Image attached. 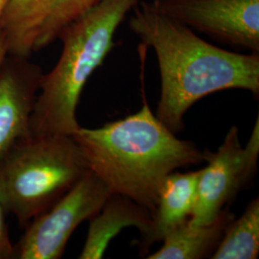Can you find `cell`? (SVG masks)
I'll list each match as a JSON object with an SVG mask.
<instances>
[{"instance_id":"6da1fadb","label":"cell","mask_w":259,"mask_h":259,"mask_svg":"<svg viewBox=\"0 0 259 259\" xmlns=\"http://www.w3.org/2000/svg\"><path fill=\"white\" fill-rule=\"evenodd\" d=\"M129 26L156 53L160 74L156 115L174 134L184 128L186 111L207 95L244 90L258 97V54L215 47L147 2L135 7Z\"/></svg>"},{"instance_id":"7a4b0ae2","label":"cell","mask_w":259,"mask_h":259,"mask_svg":"<svg viewBox=\"0 0 259 259\" xmlns=\"http://www.w3.org/2000/svg\"><path fill=\"white\" fill-rule=\"evenodd\" d=\"M71 137L110 194L125 196L151 213L169 174L204 162L194 142L178 139L146 101L134 114L96 129L80 126Z\"/></svg>"},{"instance_id":"3957f363","label":"cell","mask_w":259,"mask_h":259,"mask_svg":"<svg viewBox=\"0 0 259 259\" xmlns=\"http://www.w3.org/2000/svg\"><path fill=\"white\" fill-rule=\"evenodd\" d=\"M139 2L102 0L61 31L63 50L54 68L42 76L30 119L31 135L71 136L79 129L76 111L83 88L114 47L117 28Z\"/></svg>"},{"instance_id":"277c9868","label":"cell","mask_w":259,"mask_h":259,"mask_svg":"<svg viewBox=\"0 0 259 259\" xmlns=\"http://www.w3.org/2000/svg\"><path fill=\"white\" fill-rule=\"evenodd\" d=\"M89 171L71 136L30 134L0 160V196L8 214L25 228Z\"/></svg>"},{"instance_id":"5b68a950","label":"cell","mask_w":259,"mask_h":259,"mask_svg":"<svg viewBox=\"0 0 259 259\" xmlns=\"http://www.w3.org/2000/svg\"><path fill=\"white\" fill-rule=\"evenodd\" d=\"M206 166L201 169L194 207L188 224L201 226L215 221L236 195L253 179L259 157V118L245 146L238 129L231 127L216 152L204 150Z\"/></svg>"},{"instance_id":"8992f818","label":"cell","mask_w":259,"mask_h":259,"mask_svg":"<svg viewBox=\"0 0 259 259\" xmlns=\"http://www.w3.org/2000/svg\"><path fill=\"white\" fill-rule=\"evenodd\" d=\"M110 192L89 171L58 202L36 216L14 245L13 259H59L75 230L101 209Z\"/></svg>"},{"instance_id":"52a82bcc","label":"cell","mask_w":259,"mask_h":259,"mask_svg":"<svg viewBox=\"0 0 259 259\" xmlns=\"http://www.w3.org/2000/svg\"><path fill=\"white\" fill-rule=\"evenodd\" d=\"M153 8L219 41L259 52V0H154Z\"/></svg>"},{"instance_id":"ba28073f","label":"cell","mask_w":259,"mask_h":259,"mask_svg":"<svg viewBox=\"0 0 259 259\" xmlns=\"http://www.w3.org/2000/svg\"><path fill=\"white\" fill-rule=\"evenodd\" d=\"M44 72L28 58L8 55L0 65V160L30 135V119Z\"/></svg>"},{"instance_id":"9c48e42d","label":"cell","mask_w":259,"mask_h":259,"mask_svg":"<svg viewBox=\"0 0 259 259\" xmlns=\"http://www.w3.org/2000/svg\"><path fill=\"white\" fill-rule=\"evenodd\" d=\"M152 213L119 194H110L101 209L90 219L88 236L80 259L103 258L111 241L125 228L134 227L143 238L152 231Z\"/></svg>"},{"instance_id":"30bf717a","label":"cell","mask_w":259,"mask_h":259,"mask_svg":"<svg viewBox=\"0 0 259 259\" xmlns=\"http://www.w3.org/2000/svg\"><path fill=\"white\" fill-rule=\"evenodd\" d=\"M200 173L201 170L174 171L165 178L152 213V231L143 238L145 247L163 240L167 234L188 221L194 207Z\"/></svg>"},{"instance_id":"8fae6325","label":"cell","mask_w":259,"mask_h":259,"mask_svg":"<svg viewBox=\"0 0 259 259\" xmlns=\"http://www.w3.org/2000/svg\"><path fill=\"white\" fill-rule=\"evenodd\" d=\"M50 0H9L0 18V37L8 55L29 58L49 11Z\"/></svg>"},{"instance_id":"7c38bea8","label":"cell","mask_w":259,"mask_h":259,"mask_svg":"<svg viewBox=\"0 0 259 259\" xmlns=\"http://www.w3.org/2000/svg\"><path fill=\"white\" fill-rule=\"evenodd\" d=\"M234 218L225 208L210 224L193 226L188 221L163 238V245L148 259H201L209 257L217 248L228 225Z\"/></svg>"},{"instance_id":"4fadbf2b","label":"cell","mask_w":259,"mask_h":259,"mask_svg":"<svg viewBox=\"0 0 259 259\" xmlns=\"http://www.w3.org/2000/svg\"><path fill=\"white\" fill-rule=\"evenodd\" d=\"M259 253V200H252L226 228L211 259H256Z\"/></svg>"},{"instance_id":"5bb4252c","label":"cell","mask_w":259,"mask_h":259,"mask_svg":"<svg viewBox=\"0 0 259 259\" xmlns=\"http://www.w3.org/2000/svg\"><path fill=\"white\" fill-rule=\"evenodd\" d=\"M102 0H50L49 11L37 35L35 51L48 47L61 31Z\"/></svg>"},{"instance_id":"9a60e30c","label":"cell","mask_w":259,"mask_h":259,"mask_svg":"<svg viewBox=\"0 0 259 259\" xmlns=\"http://www.w3.org/2000/svg\"><path fill=\"white\" fill-rule=\"evenodd\" d=\"M7 210L0 196V259H13L14 245L10 238L9 226L7 223Z\"/></svg>"},{"instance_id":"2e32d148","label":"cell","mask_w":259,"mask_h":259,"mask_svg":"<svg viewBox=\"0 0 259 259\" xmlns=\"http://www.w3.org/2000/svg\"><path fill=\"white\" fill-rule=\"evenodd\" d=\"M6 56H7V50H6V47L3 42V39L0 37V65L2 64V62Z\"/></svg>"},{"instance_id":"e0dca14e","label":"cell","mask_w":259,"mask_h":259,"mask_svg":"<svg viewBox=\"0 0 259 259\" xmlns=\"http://www.w3.org/2000/svg\"><path fill=\"white\" fill-rule=\"evenodd\" d=\"M8 1L9 0H0V18L4 12V9L6 7V5L8 4Z\"/></svg>"}]
</instances>
